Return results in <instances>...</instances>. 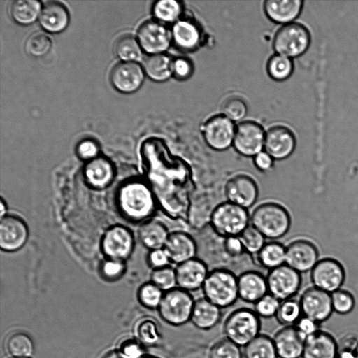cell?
Wrapping results in <instances>:
<instances>
[{"label":"cell","instance_id":"6da1fadb","mask_svg":"<svg viewBox=\"0 0 358 358\" xmlns=\"http://www.w3.org/2000/svg\"><path fill=\"white\" fill-rule=\"evenodd\" d=\"M139 154L141 176L150 186L159 210L171 220L180 219L187 207L173 190V173L189 168L187 163L173 155L164 139L157 136L143 140Z\"/></svg>","mask_w":358,"mask_h":358},{"label":"cell","instance_id":"7a4b0ae2","mask_svg":"<svg viewBox=\"0 0 358 358\" xmlns=\"http://www.w3.org/2000/svg\"><path fill=\"white\" fill-rule=\"evenodd\" d=\"M114 204L120 216L134 224L152 219L159 210L155 196L142 176L122 180L115 192Z\"/></svg>","mask_w":358,"mask_h":358},{"label":"cell","instance_id":"3957f363","mask_svg":"<svg viewBox=\"0 0 358 358\" xmlns=\"http://www.w3.org/2000/svg\"><path fill=\"white\" fill-rule=\"evenodd\" d=\"M250 224L269 241H277L287 234L292 217L287 208L275 200H265L256 204L250 212Z\"/></svg>","mask_w":358,"mask_h":358},{"label":"cell","instance_id":"277c9868","mask_svg":"<svg viewBox=\"0 0 358 358\" xmlns=\"http://www.w3.org/2000/svg\"><path fill=\"white\" fill-rule=\"evenodd\" d=\"M209 223L213 231L220 238L239 236L250 224L249 210L224 201L212 210Z\"/></svg>","mask_w":358,"mask_h":358},{"label":"cell","instance_id":"5b68a950","mask_svg":"<svg viewBox=\"0 0 358 358\" xmlns=\"http://www.w3.org/2000/svg\"><path fill=\"white\" fill-rule=\"evenodd\" d=\"M203 296L221 309L233 306L238 299V276L226 268L210 271L201 288Z\"/></svg>","mask_w":358,"mask_h":358},{"label":"cell","instance_id":"8992f818","mask_svg":"<svg viewBox=\"0 0 358 358\" xmlns=\"http://www.w3.org/2000/svg\"><path fill=\"white\" fill-rule=\"evenodd\" d=\"M260 329L259 317L248 308L232 311L226 318L223 327L226 338L240 347H245L259 335Z\"/></svg>","mask_w":358,"mask_h":358},{"label":"cell","instance_id":"52a82bcc","mask_svg":"<svg viewBox=\"0 0 358 358\" xmlns=\"http://www.w3.org/2000/svg\"><path fill=\"white\" fill-rule=\"evenodd\" d=\"M310 40L308 29L301 23L293 22L282 25L275 31L272 46L275 54L293 58L306 51Z\"/></svg>","mask_w":358,"mask_h":358},{"label":"cell","instance_id":"ba28073f","mask_svg":"<svg viewBox=\"0 0 358 358\" xmlns=\"http://www.w3.org/2000/svg\"><path fill=\"white\" fill-rule=\"evenodd\" d=\"M194 301L191 292L176 287L164 292L157 310L165 322L180 327L190 321Z\"/></svg>","mask_w":358,"mask_h":358},{"label":"cell","instance_id":"9c48e42d","mask_svg":"<svg viewBox=\"0 0 358 358\" xmlns=\"http://www.w3.org/2000/svg\"><path fill=\"white\" fill-rule=\"evenodd\" d=\"M135 237L128 227L116 224L106 229L100 239V250L106 259L126 262L135 248Z\"/></svg>","mask_w":358,"mask_h":358},{"label":"cell","instance_id":"30bf717a","mask_svg":"<svg viewBox=\"0 0 358 358\" xmlns=\"http://www.w3.org/2000/svg\"><path fill=\"white\" fill-rule=\"evenodd\" d=\"M226 201L245 208H253L259 194L256 180L246 173H236L231 176L224 185Z\"/></svg>","mask_w":358,"mask_h":358},{"label":"cell","instance_id":"8fae6325","mask_svg":"<svg viewBox=\"0 0 358 358\" xmlns=\"http://www.w3.org/2000/svg\"><path fill=\"white\" fill-rule=\"evenodd\" d=\"M266 278L268 293L281 301L295 296L302 282L301 273L286 264L268 271Z\"/></svg>","mask_w":358,"mask_h":358},{"label":"cell","instance_id":"7c38bea8","mask_svg":"<svg viewBox=\"0 0 358 358\" xmlns=\"http://www.w3.org/2000/svg\"><path fill=\"white\" fill-rule=\"evenodd\" d=\"M235 131L234 122L222 113L210 117L202 127L204 141L215 151H224L233 145Z\"/></svg>","mask_w":358,"mask_h":358},{"label":"cell","instance_id":"4fadbf2b","mask_svg":"<svg viewBox=\"0 0 358 358\" xmlns=\"http://www.w3.org/2000/svg\"><path fill=\"white\" fill-rule=\"evenodd\" d=\"M266 131L253 120H244L236 127L233 146L241 156L253 158L264 150Z\"/></svg>","mask_w":358,"mask_h":358},{"label":"cell","instance_id":"5bb4252c","mask_svg":"<svg viewBox=\"0 0 358 358\" xmlns=\"http://www.w3.org/2000/svg\"><path fill=\"white\" fill-rule=\"evenodd\" d=\"M137 40L150 55L165 52L172 43L171 29L155 19L148 20L139 26Z\"/></svg>","mask_w":358,"mask_h":358},{"label":"cell","instance_id":"9a60e30c","mask_svg":"<svg viewBox=\"0 0 358 358\" xmlns=\"http://www.w3.org/2000/svg\"><path fill=\"white\" fill-rule=\"evenodd\" d=\"M85 184L91 189L100 191L108 188L116 177V168L106 156L99 157L85 162L82 170Z\"/></svg>","mask_w":358,"mask_h":358},{"label":"cell","instance_id":"2e32d148","mask_svg":"<svg viewBox=\"0 0 358 358\" xmlns=\"http://www.w3.org/2000/svg\"><path fill=\"white\" fill-rule=\"evenodd\" d=\"M345 278L343 265L334 258L320 259L311 270L310 278L314 287L329 293L341 289Z\"/></svg>","mask_w":358,"mask_h":358},{"label":"cell","instance_id":"e0dca14e","mask_svg":"<svg viewBox=\"0 0 358 358\" xmlns=\"http://www.w3.org/2000/svg\"><path fill=\"white\" fill-rule=\"evenodd\" d=\"M29 238V228L20 217L7 214L0 220V248L6 252L22 249Z\"/></svg>","mask_w":358,"mask_h":358},{"label":"cell","instance_id":"ac0fdd59","mask_svg":"<svg viewBox=\"0 0 358 358\" xmlns=\"http://www.w3.org/2000/svg\"><path fill=\"white\" fill-rule=\"evenodd\" d=\"M285 248V264L300 273L312 270L319 261L317 247L308 239L294 238Z\"/></svg>","mask_w":358,"mask_h":358},{"label":"cell","instance_id":"d6986e66","mask_svg":"<svg viewBox=\"0 0 358 358\" xmlns=\"http://www.w3.org/2000/svg\"><path fill=\"white\" fill-rule=\"evenodd\" d=\"M110 81L118 92L129 94L137 91L142 85L145 72L136 62H120L111 69Z\"/></svg>","mask_w":358,"mask_h":358},{"label":"cell","instance_id":"ffe728a7","mask_svg":"<svg viewBox=\"0 0 358 358\" xmlns=\"http://www.w3.org/2000/svg\"><path fill=\"white\" fill-rule=\"evenodd\" d=\"M296 143L291 129L282 124L273 125L266 131L264 150L275 160H283L293 153Z\"/></svg>","mask_w":358,"mask_h":358},{"label":"cell","instance_id":"44dd1931","mask_svg":"<svg viewBox=\"0 0 358 358\" xmlns=\"http://www.w3.org/2000/svg\"><path fill=\"white\" fill-rule=\"evenodd\" d=\"M177 287L189 292L202 288L210 272L207 264L194 257L175 266Z\"/></svg>","mask_w":358,"mask_h":358},{"label":"cell","instance_id":"7402d4cb","mask_svg":"<svg viewBox=\"0 0 358 358\" xmlns=\"http://www.w3.org/2000/svg\"><path fill=\"white\" fill-rule=\"evenodd\" d=\"M299 301L303 315L318 323L327 320L334 310L330 293L315 287L305 290Z\"/></svg>","mask_w":358,"mask_h":358},{"label":"cell","instance_id":"603a6c76","mask_svg":"<svg viewBox=\"0 0 358 358\" xmlns=\"http://www.w3.org/2000/svg\"><path fill=\"white\" fill-rule=\"evenodd\" d=\"M172 264L178 265L196 257L198 246L193 236L186 231H171L164 247Z\"/></svg>","mask_w":358,"mask_h":358},{"label":"cell","instance_id":"cb8c5ba5","mask_svg":"<svg viewBox=\"0 0 358 358\" xmlns=\"http://www.w3.org/2000/svg\"><path fill=\"white\" fill-rule=\"evenodd\" d=\"M238 298L255 303L268 293L266 276L256 270H247L238 276Z\"/></svg>","mask_w":358,"mask_h":358},{"label":"cell","instance_id":"d4e9b609","mask_svg":"<svg viewBox=\"0 0 358 358\" xmlns=\"http://www.w3.org/2000/svg\"><path fill=\"white\" fill-rule=\"evenodd\" d=\"M278 358H300L302 357L305 338L294 325L285 326L273 338Z\"/></svg>","mask_w":358,"mask_h":358},{"label":"cell","instance_id":"484cf974","mask_svg":"<svg viewBox=\"0 0 358 358\" xmlns=\"http://www.w3.org/2000/svg\"><path fill=\"white\" fill-rule=\"evenodd\" d=\"M302 358H338V343L328 332L319 330L305 339Z\"/></svg>","mask_w":358,"mask_h":358},{"label":"cell","instance_id":"4316f807","mask_svg":"<svg viewBox=\"0 0 358 358\" xmlns=\"http://www.w3.org/2000/svg\"><path fill=\"white\" fill-rule=\"evenodd\" d=\"M303 4L301 0H266L263 9L271 21L284 25L293 22L300 15Z\"/></svg>","mask_w":358,"mask_h":358},{"label":"cell","instance_id":"83f0119b","mask_svg":"<svg viewBox=\"0 0 358 358\" xmlns=\"http://www.w3.org/2000/svg\"><path fill=\"white\" fill-rule=\"evenodd\" d=\"M172 43L179 50L189 52L201 42V31L195 22L181 17L171 28Z\"/></svg>","mask_w":358,"mask_h":358},{"label":"cell","instance_id":"f1b7e54d","mask_svg":"<svg viewBox=\"0 0 358 358\" xmlns=\"http://www.w3.org/2000/svg\"><path fill=\"white\" fill-rule=\"evenodd\" d=\"M69 20V13L66 6L59 1H52L43 6L39 23L47 32L57 34L66 29Z\"/></svg>","mask_w":358,"mask_h":358},{"label":"cell","instance_id":"f546056e","mask_svg":"<svg viewBox=\"0 0 358 358\" xmlns=\"http://www.w3.org/2000/svg\"><path fill=\"white\" fill-rule=\"evenodd\" d=\"M222 317V309L204 296L196 299L190 321L198 329L208 330L215 327Z\"/></svg>","mask_w":358,"mask_h":358},{"label":"cell","instance_id":"4dcf8cb0","mask_svg":"<svg viewBox=\"0 0 358 358\" xmlns=\"http://www.w3.org/2000/svg\"><path fill=\"white\" fill-rule=\"evenodd\" d=\"M170 232L164 222L151 219L141 224L138 235L141 244L152 250L163 248Z\"/></svg>","mask_w":358,"mask_h":358},{"label":"cell","instance_id":"1f68e13d","mask_svg":"<svg viewBox=\"0 0 358 358\" xmlns=\"http://www.w3.org/2000/svg\"><path fill=\"white\" fill-rule=\"evenodd\" d=\"M173 61L166 52L152 54L148 56L143 62L145 73L155 82H164L173 76Z\"/></svg>","mask_w":358,"mask_h":358},{"label":"cell","instance_id":"d6a6232c","mask_svg":"<svg viewBox=\"0 0 358 358\" xmlns=\"http://www.w3.org/2000/svg\"><path fill=\"white\" fill-rule=\"evenodd\" d=\"M254 257L259 266L270 271L285 264L286 248L280 241H268Z\"/></svg>","mask_w":358,"mask_h":358},{"label":"cell","instance_id":"836d02e7","mask_svg":"<svg viewBox=\"0 0 358 358\" xmlns=\"http://www.w3.org/2000/svg\"><path fill=\"white\" fill-rule=\"evenodd\" d=\"M42 8L37 0H17L12 3L10 15L16 23L29 25L40 17Z\"/></svg>","mask_w":358,"mask_h":358},{"label":"cell","instance_id":"e575fe53","mask_svg":"<svg viewBox=\"0 0 358 358\" xmlns=\"http://www.w3.org/2000/svg\"><path fill=\"white\" fill-rule=\"evenodd\" d=\"M245 358H278L272 338L259 334L243 349Z\"/></svg>","mask_w":358,"mask_h":358},{"label":"cell","instance_id":"d590c367","mask_svg":"<svg viewBox=\"0 0 358 358\" xmlns=\"http://www.w3.org/2000/svg\"><path fill=\"white\" fill-rule=\"evenodd\" d=\"M152 12L155 20L173 24L181 18L182 5L176 0H159L152 5Z\"/></svg>","mask_w":358,"mask_h":358},{"label":"cell","instance_id":"8d00e7d4","mask_svg":"<svg viewBox=\"0 0 358 358\" xmlns=\"http://www.w3.org/2000/svg\"><path fill=\"white\" fill-rule=\"evenodd\" d=\"M7 352L15 357H28L34 352V343L27 334L15 331L10 334L6 340Z\"/></svg>","mask_w":358,"mask_h":358},{"label":"cell","instance_id":"74e56055","mask_svg":"<svg viewBox=\"0 0 358 358\" xmlns=\"http://www.w3.org/2000/svg\"><path fill=\"white\" fill-rule=\"evenodd\" d=\"M115 52L124 62L138 61L142 55V48L138 40L130 34L123 35L116 41Z\"/></svg>","mask_w":358,"mask_h":358},{"label":"cell","instance_id":"f35d334b","mask_svg":"<svg viewBox=\"0 0 358 358\" xmlns=\"http://www.w3.org/2000/svg\"><path fill=\"white\" fill-rule=\"evenodd\" d=\"M136 334L140 342L146 345H155L162 338L158 322L152 317L140 320L136 326Z\"/></svg>","mask_w":358,"mask_h":358},{"label":"cell","instance_id":"ab89813d","mask_svg":"<svg viewBox=\"0 0 358 358\" xmlns=\"http://www.w3.org/2000/svg\"><path fill=\"white\" fill-rule=\"evenodd\" d=\"M293 69L294 64L291 58L278 54L270 57L266 64L268 75L276 81L287 79L292 75Z\"/></svg>","mask_w":358,"mask_h":358},{"label":"cell","instance_id":"60d3db41","mask_svg":"<svg viewBox=\"0 0 358 358\" xmlns=\"http://www.w3.org/2000/svg\"><path fill=\"white\" fill-rule=\"evenodd\" d=\"M300 301L294 299L282 301L275 315L277 320L282 325H294L302 317Z\"/></svg>","mask_w":358,"mask_h":358},{"label":"cell","instance_id":"b9f144b4","mask_svg":"<svg viewBox=\"0 0 358 358\" xmlns=\"http://www.w3.org/2000/svg\"><path fill=\"white\" fill-rule=\"evenodd\" d=\"M52 48V40L45 32L36 31L26 40L24 48L27 54L34 57L46 55Z\"/></svg>","mask_w":358,"mask_h":358},{"label":"cell","instance_id":"7bdbcfd3","mask_svg":"<svg viewBox=\"0 0 358 358\" xmlns=\"http://www.w3.org/2000/svg\"><path fill=\"white\" fill-rule=\"evenodd\" d=\"M164 292L152 282H146L138 288L137 296L139 302L149 309H158Z\"/></svg>","mask_w":358,"mask_h":358},{"label":"cell","instance_id":"ee69618b","mask_svg":"<svg viewBox=\"0 0 358 358\" xmlns=\"http://www.w3.org/2000/svg\"><path fill=\"white\" fill-rule=\"evenodd\" d=\"M245 252L256 255L266 243V238L256 228L250 224L239 236Z\"/></svg>","mask_w":358,"mask_h":358},{"label":"cell","instance_id":"f6af8a7d","mask_svg":"<svg viewBox=\"0 0 358 358\" xmlns=\"http://www.w3.org/2000/svg\"><path fill=\"white\" fill-rule=\"evenodd\" d=\"M150 281L159 287L164 292L177 287L175 267L171 265L152 270Z\"/></svg>","mask_w":358,"mask_h":358},{"label":"cell","instance_id":"bcb514c9","mask_svg":"<svg viewBox=\"0 0 358 358\" xmlns=\"http://www.w3.org/2000/svg\"><path fill=\"white\" fill-rule=\"evenodd\" d=\"M126 270V262L104 258L99 264V274L103 280L112 282L122 278Z\"/></svg>","mask_w":358,"mask_h":358},{"label":"cell","instance_id":"7dc6e473","mask_svg":"<svg viewBox=\"0 0 358 358\" xmlns=\"http://www.w3.org/2000/svg\"><path fill=\"white\" fill-rule=\"evenodd\" d=\"M243 356L241 347L225 338L213 344L208 358H243Z\"/></svg>","mask_w":358,"mask_h":358},{"label":"cell","instance_id":"c3c4849f","mask_svg":"<svg viewBox=\"0 0 358 358\" xmlns=\"http://www.w3.org/2000/svg\"><path fill=\"white\" fill-rule=\"evenodd\" d=\"M247 110L245 102L238 96L228 98L221 107V113L233 122L242 120L246 115Z\"/></svg>","mask_w":358,"mask_h":358},{"label":"cell","instance_id":"681fc988","mask_svg":"<svg viewBox=\"0 0 358 358\" xmlns=\"http://www.w3.org/2000/svg\"><path fill=\"white\" fill-rule=\"evenodd\" d=\"M332 308L339 314L345 315L351 312L355 305L353 295L343 289H339L331 293Z\"/></svg>","mask_w":358,"mask_h":358},{"label":"cell","instance_id":"f907efd6","mask_svg":"<svg viewBox=\"0 0 358 358\" xmlns=\"http://www.w3.org/2000/svg\"><path fill=\"white\" fill-rule=\"evenodd\" d=\"M281 301L268 293L254 304V310L259 317L271 318L275 316Z\"/></svg>","mask_w":358,"mask_h":358},{"label":"cell","instance_id":"816d5d0a","mask_svg":"<svg viewBox=\"0 0 358 358\" xmlns=\"http://www.w3.org/2000/svg\"><path fill=\"white\" fill-rule=\"evenodd\" d=\"M100 151L98 142L89 138L79 141L76 147L77 157L85 162L99 157L101 155Z\"/></svg>","mask_w":358,"mask_h":358},{"label":"cell","instance_id":"f5cc1de1","mask_svg":"<svg viewBox=\"0 0 358 358\" xmlns=\"http://www.w3.org/2000/svg\"><path fill=\"white\" fill-rule=\"evenodd\" d=\"M194 71L192 61L185 57H178L173 61V77L178 80L189 79Z\"/></svg>","mask_w":358,"mask_h":358},{"label":"cell","instance_id":"db71d44e","mask_svg":"<svg viewBox=\"0 0 358 358\" xmlns=\"http://www.w3.org/2000/svg\"><path fill=\"white\" fill-rule=\"evenodd\" d=\"M358 347V338L353 334H348L338 343V358H354Z\"/></svg>","mask_w":358,"mask_h":358},{"label":"cell","instance_id":"11a10c76","mask_svg":"<svg viewBox=\"0 0 358 358\" xmlns=\"http://www.w3.org/2000/svg\"><path fill=\"white\" fill-rule=\"evenodd\" d=\"M118 352L123 358H140L144 355L140 342L132 338L123 341L119 346Z\"/></svg>","mask_w":358,"mask_h":358},{"label":"cell","instance_id":"9f6ffc18","mask_svg":"<svg viewBox=\"0 0 358 358\" xmlns=\"http://www.w3.org/2000/svg\"><path fill=\"white\" fill-rule=\"evenodd\" d=\"M147 264L152 270L163 268L172 264L169 257L164 248L149 250L147 255Z\"/></svg>","mask_w":358,"mask_h":358},{"label":"cell","instance_id":"6f0895ef","mask_svg":"<svg viewBox=\"0 0 358 358\" xmlns=\"http://www.w3.org/2000/svg\"><path fill=\"white\" fill-rule=\"evenodd\" d=\"M222 246L224 252L231 257H241L245 252L239 236L222 238Z\"/></svg>","mask_w":358,"mask_h":358},{"label":"cell","instance_id":"680465c9","mask_svg":"<svg viewBox=\"0 0 358 358\" xmlns=\"http://www.w3.org/2000/svg\"><path fill=\"white\" fill-rule=\"evenodd\" d=\"M318 324L317 322L303 315L297 321L294 327L306 339L320 330Z\"/></svg>","mask_w":358,"mask_h":358},{"label":"cell","instance_id":"91938a15","mask_svg":"<svg viewBox=\"0 0 358 358\" xmlns=\"http://www.w3.org/2000/svg\"><path fill=\"white\" fill-rule=\"evenodd\" d=\"M252 159L255 168L261 172H268L273 169L275 159L264 150L258 153Z\"/></svg>","mask_w":358,"mask_h":358},{"label":"cell","instance_id":"94428289","mask_svg":"<svg viewBox=\"0 0 358 358\" xmlns=\"http://www.w3.org/2000/svg\"><path fill=\"white\" fill-rule=\"evenodd\" d=\"M8 208L6 201L3 200V198L1 199L0 201V217H3L5 215H6L8 213L7 212Z\"/></svg>","mask_w":358,"mask_h":358},{"label":"cell","instance_id":"6125c7cd","mask_svg":"<svg viewBox=\"0 0 358 358\" xmlns=\"http://www.w3.org/2000/svg\"><path fill=\"white\" fill-rule=\"evenodd\" d=\"M102 358H123L118 351H109Z\"/></svg>","mask_w":358,"mask_h":358},{"label":"cell","instance_id":"be15d7a7","mask_svg":"<svg viewBox=\"0 0 358 358\" xmlns=\"http://www.w3.org/2000/svg\"><path fill=\"white\" fill-rule=\"evenodd\" d=\"M140 358H159L157 357L153 356V355H144Z\"/></svg>","mask_w":358,"mask_h":358},{"label":"cell","instance_id":"e7e4bbea","mask_svg":"<svg viewBox=\"0 0 358 358\" xmlns=\"http://www.w3.org/2000/svg\"><path fill=\"white\" fill-rule=\"evenodd\" d=\"M354 358H358V347H357V350L355 352Z\"/></svg>","mask_w":358,"mask_h":358},{"label":"cell","instance_id":"03108f58","mask_svg":"<svg viewBox=\"0 0 358 358\" xmlns=\"http://www.w3.org/2000/svg\"><path fill=\"white\" fill-rule=\"evenodd\" d=\"M14 358H28V357H14Z\"/></svg>","mask_w":358,"mask_h":358}]
</instances>
